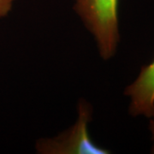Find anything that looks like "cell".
<instances>
[{
    "instance_id": "7a4b0ae2",
    "label": "cell",
    "mask_w": 154,
    "mask_h": 154,
    "mask_svg": "<svg viewBox=\"0 0 154 154\" xmlns=\"http://www.w3.org/2000/svg\"><path fill=\"white\" fill-rule=\"evenodd\" d=\"M78 120L73 126L52 139H41L36 144L40 153L47 154H106L110 152L97 146L92 140L88 130L92 118L91 105L80 101Z\"/></svg>"
},
{
    "instance_id": "3957f363",
    "label": "cell",
    "mask_w": 154,
    "mask_h": 154,
    "mask_svg": "<svg viewBox=\"0 0 154 154\" xmlns=\"http://www.w3.org/2000/svg\"><path fill=\"white\" fill-rule=\"evenodd\" d=\"M124 94L130 98L128 111L132 116H153L154 60L141 68L138 77L127 87Z\"/></svg>"
},
{
    "instance_id": "6da1fadb",
    "label": "cell",
    "mask_w": 154,
    "mask_h": 154,
    "mask_svg": "<svg viewBox=\"0 0 154 154\" xmlns=\"http://www.w3.org/2000/svg\"><path fill=\"white\" fill-rule=\"evenodd\" d=\"M119 0H75L74 9L94 35L103 59L115 55L120 40Z\"/></svg>"
},
{
    "instance_id": "5b68a950",
    "label": "cell",
    "mask_w": 154,
    "mask_h": 154,
    "mask_svg": "<svg viewBox=\"0 0 154 154\" xmlns=\"http://www.w3.org/2000/svg\"><path fill=\"white\" fill-rule=\"evenodd\" d=\"M152 120L150 121V125H149V128L150 131L152 133V140H153V146L152 148V153H154V116L152 117H151Z\"/></svg>"
},
{
    "instance_id": "277c9868",
    "label": "cell",
    "mask_w": 154,
    "mask_h": 154,
    "mask_svg": "<svg viewBox=\"0 0 154 154\" xmlns=\"http://www.w3.org/2000/svg\"><path fill=\"white\" fill-rule=\"evenodd\" d=\"M16 0H0V18L6 17L12 9Z\"/></svg>"
}]
</instances>
